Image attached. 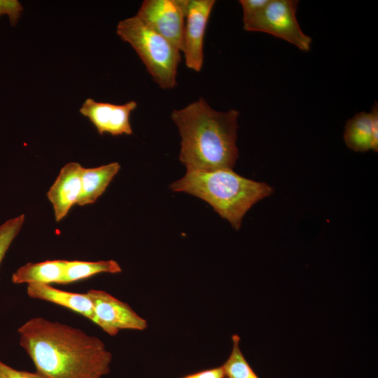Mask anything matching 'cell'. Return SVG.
I'll use <instances>...</instances> for the list:
<instances>
[{
	"mask_svg": "<svg viewBox=\"0 0 378 378\" xmlns=\"http://www.w3.org/2000/svg\"><path fill=\"white\" fill-rule=\"evenodd\" d=\"M181 378H225V375L222 366H219L190 374Z\"/></svg>",
	"mask_w": 378,
	"mask_h": 378,
	"instance_id": "obj_21",
	"label": "cell"
},
{
	"mask_svg": "<svg viewBox=\"0 0 378 378\" xmlns=\"http://www.w3.org/2000/svg\"><path fill=\"white\" fill-rule=\"evenodd\" d=\"M120 265L113 260L99 261L65 260L61 284L89 278L100 273L116 274L121 272Z\"/></svg>",
	"mask_w": 378,
	"mask_h": 378,
	"instance_id": "obj_15",
	"label": "cell"
},
{
	"mask_svg": "<svg viewBox=\"0 0 378 378\" xmlns=\"http://www.w3.org/2000/svg\"><path fill=\"white\" fill-rule=\"evenodd\" d=\"M116 34L131 45L156 83L163 89L176 85L181 51L136 15L121 20Z\"/></svg>",
	"mask_w": 378,
	"mask_h": 378,
	"instance_id": "obj_4",
	"label": "cell"
},
{
	"mask_svg": "<svg viewBox=\"0 0 378 378\" xmlns=\"http://www.w3.org/2000/svg\"><path fill=\"white\" fill-rule=\"evenodd\" d=\"M0 378H46L37 372L18 370L0 360Z\"/></svg>",
	"mask_w": 378,
	"mask_h": 378,
	"instance_id": "obj_20",
	"label": "cell"
},
{
	"mask_svg": "<svg viewBox=\"0 0 378 378\" xmlns=\"http://www.w3.org/2000/svg\"><path fill=\"white\" fill-rule=\"evenodd\" d=\"M169 188L203 200L235 230L241 227L243 217L255 204L274 192L266 183L245 178L230 169H187Z\"/></svg>",
	"mask_w": 378,
	"mask_h": 378,
	"instance_id": "obj_3",
	"label": "cell"
},
{
	"mask_svg": "<svg viewBox=\"0 0 378 378\" xmlns=\"http://www.w3.org/2000/svg\"><path fill=\"white\" fill-rule=\"evenodd\" d=\"M27 293L31 298L50 302L84 316L111 336L116 335L118 332L97 316L93 304L86 293L62 290L50 284H27Z\"/></svg>",
	"mask_w": 378,
	"mask_h": 378,
	"instance_id": "obj_10",
	"label": "cell"
},
{
	"mask_svg": "<svg viewBox=\"0 0 378 378\" xmlns=\"http://www.w3.org/2000/svg\"><path fill=\"white\" fill-rule=\"evenodd\" d=\"M298 1L270 0L266 7L244 24L248 31H261L285 40L303 51L310 49L312 38L301 29L297 18Z\"/></svg>",
	"mask_w": 378,
	"mask_h": 378,
	"instance_id": "obj_5",
	"label": "cell"
},
{
	"mask_svg": "<svg viewBox=\"0 0 378 378\" xmlns=\"http://www.w3.org/2000/svg\"><path fill=\"white\" fill-rule=\"evenodd\" d=\"M344 142L356 152L378 150V108L376 103L370 113L362 111L349 119L345 125Z\"/></svg>",
	"mask_w": 378,
	"mask_h": 378,
	"instance_id": "obj_12",
	"label": "cell"
},
{
	"mask_svg": "<svg viewBox=\"0 0 378 378\" xmlns=\"http://www.w3.org/2000/svg\"><path fill=\"white\" fill-rule=\"evenodd\" d=\"M270 0H240L243 10L244 24L251 21L260 13L268 4Z\"/></svg>",
	"mask_w": 378,
	"mask_h": 378,
	"instance_id": "obj_19",
	"label": "cell"
},
{
	"mask_svg": "<svg viewBox=\"0 0 378 378\" xmlns=\"http://www.w3.org/2000/svg\"><path fill=\"white\" fill-rule=\"evenodd\" d=\"M83 169L76 162L66 164L47 192L57 222L64 218L70 209L78 203L81 192Z\"/></svg>",
	"mask_w": 378,
	"mask_h": 378,
	"instance_id": "obj_11",
	"label": "cell"
},
{
	"mask_svg": "<svg viewBox=\"0 0 378 378\" xmlns=\"http://www.w3.org/2000/svg\"><path fill=\"white\" fill-rule=\"evenodd\" d=\"M232 349L231 353L222 366L225 378H259L244 356L240 347V337L237 335L232 336Z\"/></svg>",
	"mask_w": 378,
	"mask_h": 378,
	"instance_id": "obj_16",
	"label": "cell"
},
{
	"mask_svg": "<svg viewBox=\"0 0 378 378\" xmlns=\"http://www.w3.org/2000/svg\"><path fill=\"white\" fill-rule=\"evenodd\" d=\"M18 332L20 346L46 378H102L110 372L112 354L104 343L78 328L34 317Z\"/></svg>",
	"mask_w": 378,
	"mask_h": 378,
	"instance_id": "obj_1",
	"label": "cell"
},
{
	"mask_svg": "<svg viewBox=\"0 0 378 378\" xmlns=\"http://www.w3.org/2000/svg\"><path fill=\"white\" fill-rule=\"evenodd\" d=\"M214 0H188L181 52L188 69L199 72L203 65L204 38Z\"/></svg>",
	"mask_w": 378,
	"mask_h": 378,
	"instance_id": "obj_7",
	"label": "cell"
},
{
	"mask_svg": "<svg viewBox=\"0 0 378 378\" xmlns=\"http://www.w3.org/2000/svg\"><path fill=\"white\" fill-rule=\"evenodd\" d=\"M24 221V215L22 214L10 218L0 226V264L12 241L21 230Z\"/></svg>",
	"mask_w": 378,
	"mask_h": 378,
	"instance_id": "obj_17",
	"label": "cell"
},
{
	"mask_svg": "<svg viewBox=\"0 0 378 378\" xmlns=\"http://www.w3.org/2000/svg\"><path fill=\"white\" fill-rule=\"evenodd\" d=\"M188 0H145L136 15L181 52Z\"/></svg>",
	"mask_w": 378,
	"mask_h": 378,
	"instance_id": "obj_6",
	"label": "cell"
},
{
	"mask_svg": "<svg viewBox=\"0 0 378 378\" xmlns=\"http://www.w3.org/2000/svg\"><path fill=\"white\" fill-rule=\"evenodd\" d=\"M238 116L235 109H213L203 97L172 111L181 136L179 160L187 169H233L239 157Z\"/></svg>",
	"mask_w": 378,
	"mask_h": 378,
	"instance_id": "obj_2",
	"label": "cell"
},
{
	"mask_svg": "<svg viewBox=\"0 0 378 378\" xmlns=\"http://www.w3.org/2000/svg\"><path fill=\"white\" fill-rule=\"evenodd\" d=\"M97 316L105 324L118 332L120 330H144L148 323L131 307L110 293L96 289L86 293Z\"/></svg>",
	"mask_w": 378,
	"mask_h": 378,
	"instance_id": "obj_9",
	"label": "cell"
},
{
	"mask_svg": "<svg viewBox=\"0 0 378 378\" xmlns=\"http://www.w3.org/2000/svg\"><path fill=\"white\" fill-rule=\"evenodd\" d=\"M65 260H46L27 262L18 268L12 275L14 284H61Z\"/></svg>",
	"mask_w": 378,
	"mask_h": 378,
	"instance_id": "obj_14",
	"label": "cell"
},
{
	"mask_svg": "<svg viewBox=\"0 0 378 378\" xmlns=\"http://www.w3.org/2000/svg\"><path fill=\"white\" fill-rule=\"evenodd\" d=\"M136 106L137 103L134 101L124 104H113L88 98L79 111L89 119L101 135L105 133L113 136L130 135L133 132L130 116Z\"/></svg>",
	"mask_w": 378,
	"mask_h": 378,
	"instance_id": "obj_8",
	"label": "cell"
},
{
	"mask_svg": "<svg viewBox=\"0 0 378 378\" xmlns=\"http://www.w3.org/2000/svg\"><path fill=\"white\" fill-rule=\"evenodd\" d=\"M120 169V165L116 162L97 167H83L81 192L77 204L85 206L94 203L104 193Z\"/></svg>",
	"mask_w": 378,
	"mask_h": 378,
	"instance_id": "obj_13",
	"label": "cell"
},
{
	"mask_svg": "<svg viewBox=\"0 0 378 378\" xmlns=\"http://www.w3.org/2000/svg\"><path fill=\"white\" fill-rule=\"evenodd\" d=\"M23 10L22 5L17 0H0V18L7 15L13 27L18 22Z\"/></svg>",
	"mask_w": 378,
	"mask_h": 378,
	"instance_id": "obj_18",
	"label": "cell"
}]
</instances>
